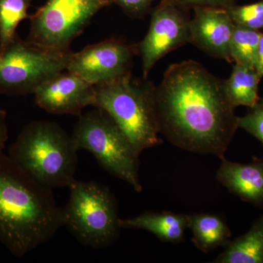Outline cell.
<instances>
[{
	"mask_svg": "<svg viewBox=\"0 0 263 263\" xmlns=\"http://www.w3.org/2000/svg\"><path fill=\"white\" fill-rule=\"evenodd\" d=\"M160 133L175 146L222 160L238 129L223 81L198 62L170 66L154 90Z\"/></svg>",
	"mask_w": 263,
	"mask_h": 263,
	"instance_id": "1",
	"label": "cell"
},
{
	"mask_svg": "<svg viewBox=\"0 0 263 263\" xmlns=\"http://www.w3.org/2000/svg\"><path fill=\"white\" fill-rule=\"evenodd\" d=\"M63 226L53 190L32 179L0 151V241L23 257Z\"/></svg>",
	"mask_w": 263,
	"mask_h": 263,
	"instance_id": "2",
	"label": "cell"
},
{
	"mask_svg": "<svg viewBox=\"0 0 263 263\" xmlns=\"http://www.w3.org/2000/svg\"><path fill=\"white\" fill-rule=\"evenodd\" d=\"M78 150L58 124L34 121L23 128L10 146L8 156L45 187H70L76 179Z\"/></svg>",
	"mask_w": 263,
	"mask_h": 263,
	"instance_id": "3",
	"label": "cell"
},
{
	"mask_svg": "<svg viewBox=\"0 0 263 263\" xmlns=\"http://www.w3.org/2000/svg\"><path fill=\"white\" fill-rule=\"evenodd\" d=\"M155 87L133 81L130 73L95 86V108L114 119L139 156L162 143L154 105Z\"/></svg>",
	"mask_w": 263,
	"mask_h": 263,
	"instance_id": "4",
	"label": "cell"
},
{
	"mask_svg": "<svg viewBox=\"0 0 263 263\" xmlns=\"http://www.w3.org/2000/svg\"><path fill=\"white\" fill-rule=\"evenodd\" d=\"M69 188L68 202L62 208L63 226L81 245L95 249L108 248L122 229L113 193L96 181L76 180Z\"/></svg>",
	"mask_w": 263,
	"mask_h": 263,
	"instance_id": "5",
	"label": "cell"
},
{
	"mask_svg": "<svg viewBox=\"0 0 263 263\" xmlns=\"http://www.w3.org/2000/svg\"><path fill=\"white\" fill-rule=\"evenodd\" d=\"M95 108L79 116L71 135L74 146L78 151L92 154L109 174L130 184L137 193H141L140 156L114 119L102 109Z\"/></svg>",
	"mask_w": 263,
	"mask_h": 263,
	"instance_id": "6",
	"label": "cell"
},
{
	"mask_svg": "<svg viewBox=\"0 0 263 263\" xmlns=\"http://www.w3.org/2000/svg\"><path fill=\"white\" fill-rule=\"evenodd\" d=\"M71 54L37 46L17 34L0 45V94H34L45 81L67 70Z\"/></svg>",
	"mask_w": 263,
	"mask_h": 263,
	"instance_id": "7",
	"label": "cell"
},
{
	"mask_svg": "<svg viewBox=\"0 0 263 263\" xmlns=\"http://www.w3.org/2000/svg\"><path fill=\"white\" fill-rule=\"evenodd\" d=\"M113 0H47L30 15L27 41L52 51L70 52L72 41Z\"/></svg>",
	"mask_w": 263,
	"mask_h": 263,
	"instance_id": "8",
	"label": "cell"
},
{
	"mask_svg": "<svg viewBox=\"0 0 263 263\" xmlns=\"http://www.w3.org/2000/svg\"><path fill=\"white\" fill-rule=\"evenodd\" d=\"M186 10L173 0H162L154 10L146 37L134 46L143 61L144 79L161 58L190 43L191 19Z\"/></svg>",
	"mask_w": 263,
	"mask_h": 263,
	"instance_id": "9",
	"label": "cell"
},
{
	"mask_svg": "<svg viewBox=\"0 0 263 263\" xmlns=\"http://www.w3.org/2000/svg\"><path fill=\"white\" fill-rule=\"evenodd\" d=\"M135 47L116 38L72 53L67 70L92 86L111 82L130 73Z\"/></svg>",
	"mask_w": 263,
	"mask_h": 263,
	"instance_id": "10",
	"label": "cell"
},
{
	"mask_svg": "<svg viewBox=\"0 0 263 263\" xmlns=\"http://www.w3.org/2000/svg\"><path fill=\"white\" fill-rule=\"evenodd\" d=\"M39 108L56 115H81L83 109L94 107L95 88L67 70L45 81L34 91Z\"/></svg>",
	"mask_w": 263,
	"mask_h": 263,
	"instance_id": "11",
	"label": "cell"
},
{
	"mask_svg": "<svg viewBox=\"0 0 263 263\" xmlns=\"http://www.w3.org/2000/svg\"><path fill=\"white\" fill-rule=\"evenodd\" d=\"M193 8L190 43L210 56L231 62L230 43L235 23L227 10L207 7Z\"/></svg>",
	"mask_w": 263,
	"mask_h": 263,
	"instance_id": "12",
	"label": "cell"
},
{
	"mask_svg": "<svg viewBox=\"0 0 263 263\" xmlns=\"http://www.w3.org/2000/svg\"><path fill=\"white\" fill-rule=\"evenodd\" d=\"M216 179L243 201L263 206V157H254L249 164L236 163L223 158Z\"/></svg>",
	"mask_w": 263,
	"mask_h": 263,
	"instance_id": "13",
	"label": "cell"
},
{
	"mask_svg": "<svg viewBox=\"0 0 263 263\" xmlns=\"http://www.w3.org/2000/svg\"><path fill=\"white\" fill-rule=\"evenodd\" d=\"M189 214L171 212H146L129 219H120L121 228L141 229L153 233L161 241L179 243L189 229Z\"/></svg>",
	"mask_w": 263,
	"mask_h": 263,
	"instance_id": "14",
	"label": "cell"
},
{
	"mask_svg": "<svg viewBox=\"0 0 263 263\" xmlns=\"http://www.w3.org/2000/svg\"><path fill=\"white\" fill-rule=\"evenodd\" d=\"M189 229L194 245L203 253L224 247L231 238V230L226 220L214 214H189Z\"/></svg>",
	"mask_w": 263,
	"mask_h": 263,
	"instance_id": "15",
	"label": "cell"
},
{
	"mask_svg": "<svg viewBox=\"0 0 263 263\" xmlns=\"http://www.w3.org/2000/svg\"><path fill=\"white\" fill-rule=\"evenodd\" d=\"M215 263H263V216L245 235L230 240Z\"/></svg>",
	"mask_w": 263,
	"mask_h": 263,
	"instance_id": "16",
	"label": "cell"
},
{
	"mask_svg": "<svg viewBox=\"0 0 263 263\" xmlns=\"http://www.w3.org/2000/svg\"><path fill=\"white\" fill-rule=\"evenodd\" d=\"M261 78L254 68L235 63L229 79L223 81L227 98L234 108H252L258 102Z\"/></svg>",
	"mask_w": 263,
	"mask_h": 263,
	"instance_id": "17",
	"label": "cell"
},
{
	"mask_svg": "<svg viewBox=\"0 0 263 263\" xmlns=\"http://www.w3.org/2000/svg\"><path fill=\"white\" fill-rule=\"evenodd\" d=\"M262 32L235 24L230 43L232 61L255 69L257 48Z\"/></svg>",
	"mask_w": 263,
	"mask_h": 263,
	"instance_id": "18",
	"label": "cell"
},
{
	"mask_svg": "<svg viewBox=\"0 0 263 263\" xmlns=\"http://www.w3.org/2000/svg\"><path fill=\"white\" fill-rule=\"evenodd\" d=\"M32 0H0V45H5L17 34L19 24L28 18Z\"/></svg>",
	"mask_w": 263,
	"mask_h": 263,
	"instance_id": "19",
	"label": "cell"
},
{
	"mask_svg": "<svg viewBox=\"0 0 263 263\" xmlns=\"http://www.w3.org/2000/svg\"><path fill=\"white\" fill-rule=\"evenodd\" d=\"M226 10L235 24L254 30H263V0L241 6L234 5Z\"/></svg>",
	"mask_w": 263,
	"mask_h": 263,
	"instance_id": "20",
	"label": "cell"
},
{
	"mask_svg": "<svg viewBox=\"0 0 263 263\" xmlns=\"http://www.w3.org/2000/svg\"><path fill=\"white\" fill-rule=\"evenodd\" d=\"M237 125L257 138L263 146V98H259L252 108H249L245 116L238 117Z\"/></svg>",
	"mask_w": 263,
	"mask_h": 263,
	"instance_id": "21",
	"label": "cell"
},
{
	"mask_svg": "<svg viewBox=\"0 0 263 263\" xmlns=\"http://www.w3.org/2000/svg\"><path fill=\"white\" fill-rule=\"evenodd\" d=\"M132 18H141L156 0H113Z\"/></svg>",
	"mask_w": 263,
	"mask_h": 263,
	"instance_id": "22",
	"label": "cell"
},
{
	"mask_svg": "<svg viewBox=\"0 0 263 263\" xmlns=\"http://www.w3.org/2000/svg\"><path fill=\"white\" fill-rule=\"evenodd\" d=\"M173 1L186 8L207 7V8L227 9L235 5L236 0H173Z\"/></svg>",
	"mask_w": 263,
	"mask_h": 263,
	"instance_id": "23",
	"label": "cell"
},
{
	"mask_svg": "<svg viewBox=\"0 0 263 263\" xmlns=\"http://www.w3.org/2000/svg\"><path fill=\"white\" fill-rule=\"evenodd\" d=\"M6 119V111L0 110V151L4 150L5 144L8 139V129Z\"/></svg>",
	"mask_w": 263,
	"mask_h": 263,
	"instance_id": "24",
	"label": "cell"
},
{
	"mask_svg": "<svg viewBox=\"0 0 263 263\" xmlns=\"http://www.w3.org/2000/svg\"><path fill=\"white\" fill-rule=\"evenodd\" d=\"M255 70L259 77L263 78V32L259 38L258 48H257V62Z\"/></svg>",
	"mask_w": 263,
	"mask_h": 263,
	"instance_id": "25",
	"label": "cell"
}]
</instances>
